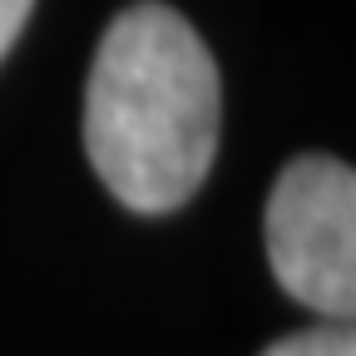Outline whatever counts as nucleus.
Returning a JSON list of instances; mask_svg holds the SVG:
<instances>
[{
    "mask_svg": "<svg viewBox=\"0 0 356 356\" xmlns=\"http://www.w3.org/2000/svg\"><path fill=\"white\" fill-rule=\"evenodd\" d=\"M267 262L302 307L346 322L356 307V173L341 159H292L267 198Z\"/></svg>",
    "mask_w": 356,
    "mask_h": 356,
    "instance_id": "2",
    "label": "nucleus"
},
{
    "mask_svg": "<svg viewBox=\"0 0 356 356\" xmlns=\"http://www.w3.org/2000/svg\"><path fill=\"white\" fill-rule=\"evenodd\" d=\"M262 356H356L351 327L332 322V327H312V332H292L282 341H273Z\"/></svg>",
    "mask_w": 356,
    "mask_h": 356,
    "instance_id": "3",
    "label": "nucleus"
},
{
    "mask_svg": "<svg viewBox=\"0 0 356 356\" xmlns=\"http://www.w3.org/2000/svg\"><path fill=\"white\" fill-rule=\"evenodd\" d=\"M30 6H35V0H0V60H6L10 44L20 40L25 20H30Z\"/></svg>",
    "mask_w": 356,
    "mask_h": 356,
    "instance_id": "4",
    "label": "nucleus"
},
{
    "mask_svg": "<svg viewBox=\"0 0 356 356\" xmlns=\"http://www.w3.org/2000/svg\"><path fill=\"white\" fill-rule=\"evenodd\" d=\"M222 84L198 30L139 0L114 15L84 89V149L104 188L134 213L184 208L213 168Z\"/></svg>",
    "mask_w": 356,
    "mask_h": 356,
    "instance_id": "1",
    "label": "nucleus"
}]
</instances>
